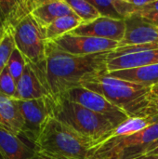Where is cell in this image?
Returning a JSON list of instances; mask_svg holds the SVG:
<instances>
[{
  "mask_svg": "<svg viewBox=\"0 0 158 159\" xmlns=\"http://www.w3.org/2000/svg\"><path fill=\"white\" fill-rule=\"evenodd\" d=\"M158 122L157 116H142V117H129L123 123L116 126L110 133H108L100 143L113 140L119 137L129 136L140 132L153 124Z\"/></svg>",
  "mask_w": 158,
  "mask_h": 159,
  "instance_id": "obj_20",
  "label": "cell"
},
{
  "mask_svg": "<svg viewBox=\"0 0 158 159\" xmlns=\"http://www.w3.org/2000/svg\"><path fill=\"white\" fill-rule=\"evenodd\" d=\"M34 145L38 154L50 159H90L93 143L50 116Z\"/></svg>",
  "mask_w": 158,
  "mask_h": 159,
  "instance_id": "obj_3",
  "label": "cell"
},
{
  "mask_svg": "<svg viewBox=\"0 0 158 159\" xmlns=\"http://www.w3.org/2000/svg\"><path fill=\"white\" fill-rule=\"evenodd\" d=\"M37 154L34 143L0 129V159H31Z\"/></svg>",
  "mask_w": 158,
  "mask_h": 159,
  "instance_id": "obj_14",
  "label": "cell"
},
{
  "mask_svg": "<svg viewBox=\"0 0 158 159\" xmlns=\"http://www.w3.org/2000/svg\"><path fill=\"white\" fill-rule=\"evenodd\" d=\"M24 127L20 134L30 143H35L48 117L51 116V97L31 101H18Z\"/></svg>",
  "mask_w": 158,
  "mask_h": 159,
  "instance_id": "obj_8",
  "label": "cell"
},
{
  "mask_svg": "<svg viewBox=\"0 0 158 159\" xmlns=\"http://www.w3.org/2000/svg\"><path fill=\"white\" fill-rule=\"evenodd\" d=\"M137 159H158L157 156H145V157H142Z\"/></svg>",
  "mask_w": 158,
  "mask_h": 159,
  "instance_id": "obj_30",
  "label": "cell"
},
{
  "mask_svg": "<svg viewBox=\"0 0 158 159\" xmlns=\"http://www.w3.org/2000/svg\"><path fill=\"white\" fill-rule=\"evenodd\" d=\"M23 127L24 121L18 101L0 93V129L20 136Z\"/></svg>",
  "mask_w": 158,
  "mask_h": 159,
  "instance_id": "obj_16",
  "label": "cell"
},
{
  "mask_svg": "<svg viewBox=\"0 0 158 159\" xmlns=\"http://www.w3.org/2000/svg\"><path fill=\"white\" fill-rule=\"evenodd\" d=\"M58 97H62L74 102L85 108L106 117L114 124L115 127L129 118L127 114L109 102L104 96L84 87L71 89Z\"/></svg>",
  "mask_w": 158,
  "mask_h": 159,
  "instance_id": "obj_7",
  "label": "cell"
},
{
  "mask_svg": "<svg viewBox=\"0 0 158 159\" xmlns=\"http://www.w3.org/2000/svg\"><path fill=\"white\" fill-rule=\"evenodd\" d=\"M15 42L11 30H6L0 37V75L7 67L8 59L15 49Z\"/></svg>",
  "mask_w": 158,
  "mask_h": 159,
  "instance_id": "obj_23",
  "label": "cell"
},
{
  "mask_svg": "<svg viewBox=\"0 0 158 159\" xmlns=\"http://www.w3.org/2000/svg\"><path fill=\"white\" fill-rule=\"evenodd\" d=\"M136 14H139L146 19L158 16V0H152L148 6H146L144 8H142L141 11H139Z\"/></svg>",
  "mask_w": 158,
  "mask_h": 159,
  "instance_id": "obj_27",
  "label": "cell"
},
{
  "mask_svg": "<svg viewBox=\"0 0 158 159\" xmlns=\"http://www.w3.org/2000/svg\"><path fill=\"white\" fill-rule=\"evenodd\" d=\"M145 156H157L158 157V141H156L155 143H153L149 147V149L145 152V154L142 157H145Z\"/></svg>",
  "mask_w": 158,
  "mask_h": 159,
  "instance_id": "obj_28",
  "label": "cell"
},
{
  "mask_svg": "<svg viewBox=\"0 0 158 159\" xmlns=\"http://www.w3.org/2000/svg\"><path fill=\"white\" fill-rule=\"evenodd\" d=\"M12 34L16 48L27 61L39 64L46 60V29L32 15L22 20L13 30Z\"/></svg>",
  "mask_w": 158,
  "mask_h": 159,
  "instance_id": "obj_6",
  "label": "cell"
},
{
  "mask_svg": "<svg viewBox=\"0 0 158 159\" xmlns=\"http://www.w3.org/2000/svg\"><path fill=\"white\" fill-rule=\"evenodd\" d=\"M146 19V18H145ZM146 20H148L149 21L153 22L154 24L158 25V16H155V17H151V18H147Z\"/></svg>",
  "mask_w": 158,
  "mask_h": 159,
  "instance_id": "obj_29",
  "label": "cell"
},
{
  "mask_svg": "<svg viewBox=\"0 0 158 159\" xmlns=\"http://www.w3.org/2000/svg\"><path fill=\"white\" fill-rule=\"evenodd\" d=\"M71 14L74 13L66 0H40L31 15L46 29L57 19Z\"/></svg>",
  "mask_w": 158,
  "mask_h": 159,
  "instance_id": "obj_17",
  "label": "cell"
},
{
  "mask_svg": "<svg viewBox=\"0 0 158 159\" xmlns=\"http://www.w3.org/2000/svg\"><path fill=\"white\" fill-rule=\"evenodd\" d=\"M74 13L77 15L83 23H88L101 17L98 9L89 2L86 0H66Z\"/></svg>",
  "mask_w": 158,
  "mask_h": 159,
  "instance_id": "obj_22",
  "label": "cell"
},
{
  "mask_svg": "<svg viewBox=\"0 0 158 159\" xmlns=\"http://www.w3.org/2000/svg\"><path fill=\"white\" fill-rule=\"evenodd\" d=\"M108 75L115 78L134 82L146 87L152 88L158 85V64L110 72Z\"/></svg>",
  "mask_w": 158,
  "mask_h": 159,
  "instance_id": "obj_18",
  "label": "cell"
},
{
  "mask_svg": "<svg viewBox=\"0 0 158 159\" xmlns=\"http://www.w3.org/2000/svg\"><path fill=\"white\" fill-rule=\"evenodd\" d=\"M126 34L118 47L151 44L158 45V25L139 14L125 20Z\"/></svg>",
  "mask_w": 158,
  "mask_h": 159,
  "instance_id": "obj_12",
  "label": "cell"
},
{
  "mask_svg": "<svg viewBox=\"0 0 158 159\" xmlns=\"http://www.w3.org/2000/svg\"><path fill=\"white\" fill-rule=\"evenodd\" d=\"M158 141V122L129 136L99 143L91 147L90 159H137Z\"/></svg>",
  "mask_w": 158,
  "mask_h": 159,
  "instance_id": "obj_5",
  "label": "cell"
},
{
  "mask_svg": "<svg viewBox=\"0 0 158 159\" xmlns=\"http://www.w3.org/2000/svg\"><path fill=\"white\" fill-rule=\"evenodd\" d=\"M71 34L108 39L120 43L126 34V22L124 20L100 17L91 22L82 23Z\"/></svg>",
  "mask_w": 158,
  "mask_h": 159,
  "instance_id": "obj_11",
  "label": "cell"
},
{
  "mask_svg": "<svg viewBox=\"0 0 158 159\" xmlns=\"http://www.w3.org/2000/svg\"><path fill=\"white\" fill-rule=\"evenodd\" d=\"M44 62L34 64L27 61L22 75L17 82L15 100L31 101L51 97L46 80Z\"/></svg>",
  "mask_w": 158,
  "mask_h": 159,
  "instance_id": "obj_9",
  "label": "cell"
},
{
  "mask_svg": "<svg viewBox=\"0 0 158 159\" xmlns=\"http://www.w3.org/2000/svg\"><path fill=\"white\" fill-rule=\"evenodd\" d=\"M82 23V20L75 14L61 17L46 28L47 41H55L64 34L73 32Z\"/></svg>",
  "mask_w": 158,
  "mask_h": 159,
  "instance_id": "obj_21",
  "label": "cell"
},
{
  "mask_svg": "<svg viewBox=\"0 0 158 159\" xmlns=\"http://www.w3.org/2000/svg\"><path fill=\"white\" fill-rule=\"evenodd\" d=\"M109 52L78 56L62 50L53 41H47L45 75L52 98L83 87L93 78L108 74Z\"/></svg>",
  "mask_w": 158,
  "mask_h": 159,
  "instance_id": "obj_1",
  "label": "cell"
},
{
  "mask_svg": "<svg viewBox=\"0 0 158 159\" xmlns=\"http://www.w3.org/2000/svg\"><path fill=\"white\" fill-rule=\"evenodd\" d=\"M53 42L56 43L62 50L78 56L111 52L119 46V43L115 41L92 36L77 35L71 33L64 34Z\"/></svg>",
  "mask_w": 158,
  "mask_h": 159,
  "instance_id": "obj_10",
  "label": "cell"
},
{
  "mask_svg": "<svg viewBox=\"0 0 158 159\" xmlns=\"http://www.w3.org/2000/svg\"><path fill=\"white\" fill-rule=\"evenodd\" d=\"M158 64V49L120 55L107 60L108 73Z\"/></svg>",
  "mask_w": 158,
  "mask_h": 159,
  "instance_id": "obj_15",
  "label": "cell"
},
{
  "mask_svg": "<svg viewBox=\"0 0 158 159\" xmlns=\"http://www.w3.org/2000/svg\"><path fill=\"white\" fill-rule=\"evenodd\" d=\"M26 64H27L26 59L21 54V52L17 48H15V49L12 51L8 59L7 69L10 74V75L16 80V82H18L21 77L22 73L26 67Z\"/></svg>",
  "mask_w": 158,
  "mask_h": 159,
  "instance_id": "obj_24",
  "label": "cell"
},
{
  "mask_svg": "<svg viewBox=\"0 0 158 159\" xmlns=\"http://www.w3.org/2000/svg\"><path fill=\"white\" fill-rule=\"evenodd\" d=\"M147 116H158V85L152 87Z\"/></svg>",
  "mask_w": 158,
  "mask_h": 159,
  "instance_id": "obj_26",
  "label": "cell"
},
{
  "mask_svg": "<svg viewBox=\"0 0 158 159\" xmlns=\"http://www.w3.org/2000/svg\"><path fill=\"white\" fill-rule=\"evenodd\" d=\"M98 9L101 17L114 20H127L135 13L129 0H89Z\"/></svg>",
  "mask_w": 158,
  "mask_h": 159,
  "instance_id": "obj_19",
  "label": "cell"
},
{
  "mask_svg": "<svg viewBox=\"0 0 158 159\" xmlns=\"http://www.w3.org/2000/svg\"><path fill=\"white\" fill-rule=\"evenodd\" d=\"M4 33H5V30H4V29H3V28L0 26V37L2 36V34H3Z\"/></svg>",
  "mask_w": 158,
  "mask_h": 159,
  "instance_id": "obj_32",
  "label": "cell"
},
{
  "mask_svg": "<svg viewBox=\"0 0 158 159\" xmlns=\"http://www.w3.org/2000/svg\"><path fill=\"white\" fill-rule=\"evenodd\" d=\"M39 3L40 0H0V26L5 31H12Z\"/></svg>",
  "mask_w": 158,
  "mask_h": 159,
  "instance_id": "obj_13",
  "label": "cell"
},
{
  "mask_svg": "<svg viewBox=\"0 0 158 159\" xmlns=\"http://www.w3.org/2000/svg\"><path fill=\"white\" fill-rule=\"evenodd\" d=\"M51 116L93 145L115 128L106 117L62 97H51Z\"/></svg>",
  "mask_w": 158,
  "mask_h": 159,
  "instance_id": "obj_4",
  "label": "cell"
},
{
  "mask_svg": "<svg viewBox=\"0 0 158 159\" xmlns=\"http://www.w3.org/2000/svg\"><path fill=\"white\" fill-rule=\"evenodd\" d=\"M31 159H50V158H48V157H44V156H42V155H40V154H37V155H35L34 157H32Z\"/></svg>",
  "mask_w": 158,
  "mask_h": 159,
  "instance_id": "obj_31",
  "label": "cell"
},
{
  "mask_svg": "<svg viewBox=\"0 0 158 159\" xmlns=\"http://www.w3.org/2000/svg\"><path fill=\"white\" fill-rule=\"evenodd\" d=\"M17 89V82L10 75L7 67L0 75V93L7 97L14 98Z\"/></svg>",
  "mask_w": 158,
  "mask_h": 159,
  "instance_id": "obj_25",
  "label": "cell"
},
{
  "mask_svg": "<svg viewBox=\"0 0 158 159\" xmlns=\"http://www.w3.org/2000/svg\"><path fill=\"white\" fill-rule=\"evenodd\" d=\"M83 87L104 96L129 117L148 116L151 87L115 78L108 74L91 79Z\"/></svg>",
  "mask_w": 158,
  "mask_h": 159,
  "instance_id": "obj_2",
  "label": "cell"
}]
</instances>
